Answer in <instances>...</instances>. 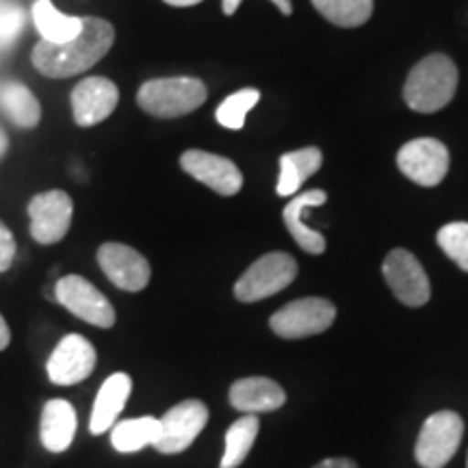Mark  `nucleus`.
Instances as JSON below:
<instances>
[{
	"instance_id": "obj_1",
	"label": "nucleus",
	"mask_w": 468,
	"mask_h": 468,
	"mask_svg": "<svg viewBox=\"0 0 468 468\" xmlns=\"http://www.w3.org/2000/svg\"><path fill=\"white\" fill-rule=\"evenodd\" d=\"M115 42V28L102 17H83V28L66 44L39 39L33 48V66L48 79H69L102 61Z\"/></svg>"
},
{
	"instance_id": "obj_2",
	"label": "nucleus",
	"mask_w": 468,
	"mask_h": 468,
	"mask_svg": "<svg viewBox=\"0 0 468 468\" xmlns=\"http://www.w3.org/2000/svg\"><path fill=\"white\" fill-rule=\"evenodd\" d=\"M458 90V68L449 57L430 55L410 72L403 98L419 113H434L453 101Z\"/></svg>"
},
{
	"instance_id": "obj_3",
	"label": "nucleus",
	"mask_w": 468,
	"mask_h": 468,
	"mask_svg": "<svg viewBox=\"0 0 468 468\" xmlns=\"http://www.w3.org/2000/svg\"><path fill=\"white\" fill-rule=\"evenodd\" d=\"M207 85L191 76H172V79H154L139 87L137 104L145 113L163 117H180L200 109L207 102Z\"/></svg>"
},
{
	"instance_id": "obj_4",
	"label": "nucleus",
	"mask_w": 468,
	"mask_h": 468,
	"mask_svg": "<svg viewBox=\"0 0 468 468\" xmlns=\"http://www.w3.org/2000/svg\"><path fill=\"white\" fill-rule=\"evenodd\" d=\"M297 276V262L284 251H271L261 256L234 284V297L239 302H259L284 291Z\"/></svg>"
},
{
	"instance_id": "obj_5",
	"label": "nucleus",
	"mask_w": 468,
	"mask_h": 468,
	"mask_svg": "<svg viewBox=\"0 0 468 468\" xmlns=\"http://www.w3.org/2000/svg\"><path fill=\"white\" fill-rule=\"evenodd\" d=\"M462 434H464V423L460 414L452 410L431 414L420 427V434L417 441V462L423 468H442L458 452Z\"/></svg>"
},
{
	"instance_id": "obj_6",
	"label": "nucleus",
	"mask_w": 468,
	"mask_h": 468,
	"mask_svg": "<svg viewBox=\"0 0 468 468\" xmlns=\"http://www.w3.org/2000/svg\"><path fill=\"white\" fill-rule=\"evenodd\" d=\"M336 308L335 303L324 297H303L286 303L273 313L269 319V327L282 338H306L325 332L335 324Z\"/></svg>"
},
{
	"instance_id": "obj_7",
	"label": "nucleus",
	"mask_w": 468,
	"mask_h": 468,
	"mask_svg": "<svg viewBox=\"0 0 468 468\" xmlns=\"http://www.w3.org/2000/svg\"><path fill=\"white\" fill-rule=\"evenodd\" d=\"M55 300L74 317L96 327L115 325V308L101 291L83 276H63L55 284Z\"/></svg>"
},
{
	"instance_id": "obj_8",
	"label": "nucleus",
	"mask_w": 468,
	"mask_h": 468,
	"mask_svg": "<svg viewBox=\"0 0 468 468\" xmlns=\"http://www.w3.org/2000/svg\"><path fill=\"white\" fill-rule=\"evenodd\" d=\"M159 420L161 436L154 442L156 452L165 455L183 453L202 434L204 427H207L208 408L197 399H186L180 401L172 410H167Z\"/></svg>"
},
{
	"instance_id": "obj_9",
	"label": "nucleus",
	"mask_w": 468,
	"mask_h": 468,
	"mask_svg": "<svg viewBox=\"0 0 468 468\" xmlns=\"http://www.w3.org/2000/svg\"><path fill=\"white\" fill-rule=\"evenodd\" d=\"M74 204L72 197L61 189L37 193L28 202V218H31V237L42 245L58 243L72 226Z\"/></svg>"
},
{
	"instance_id": "obj_10",
	"label": "nucleus",
	"mask_w": 468,
	"mask_h": 468,
	"mask_svg": "<svg viewBox=\"0 0 468 468\" xmlns=\"http://www.w3.org/2000/svg\"><path fill=\"white\" fill-rule=\"evenodd\" d=\"M397 165L412 183L420 186H436L449 172V150L438 139H414L397 154Z\"/></svg>"
},
{
	"instance_id": "obj_11",
	"label": "nucleus",
	"mask_w": 468,
	"mask_h": 468,
	"mask_svg": "<svg viewBox=\"0 0 468 468\" xmlns=\"http://www.w3.org/2000/svg\"><path fill=\"white\" fill-rule=\"evenodd\" d=\"M384 278L395 297L406 306H423L430 302V280L420 262L408 250H393L384 261Z\"/></svg>"
},
{
	"instance_id": "obj_12",
	"label": "nucleus",
	"mask_w": 468,
	"mask_h": 468,
	"mask_svg": "<svg viewBox=\"0 0 468 468\" xmlns=\"http://www.w3.org/2000/svg\"><path fill=\"white\" fill-rule=\"evenodd\" d=\"M96 368V349L80 335H68L61 338L46 365L50 382L58 386H72L83 382Z\"/></svg>"
},
{
	"instance_id": "obj_13",
	"label": "nucleus",
	"mask_w": 468,
	"mask_h": 468,
	"mask_svg": "<svg viewBox=\"0 0 468 468\" xmlns=\"http://www.w3.org/2000/svg\"><path fill=\"white\" fill-rule=\"evenodd\" d=\"M98 262L111 282L122 291H144L150 282V262L131 245L104 243L98 250Z\"/></svg>"
},
{
	"instance_id": "obj_14",
	"label": "nucleus",
	"mask_w": 468,
	"mask_h": 468,
	"mask_svg": "<svg viewBox=\"0 0 468 468\" xmlns=\"http://www.w3.org/2000/svg\"><path fill=\"white\" fill-rule=\"evenodd\" d=\"M180 167L219 196H237L243 186L241 169L226 156L204 150H186L180 156Z\"/></svg>"
},
{
	"instance_id": "obj_15",
	"label": "nucleus",
	"mask_w": 468,
	"mask_h": 468,
	"mask_svg": "<svg viewBox=\"0 0 468 468\" xmlns=\"http://www.w3.org/2000/svg\"><path fill=\"white\" fill-rule=\"evenodd\" d=\"M120 102V90L104 76H90L72 91V113L79 126H96L113 113Z\"/></svg>"
},
{
	"instance_id": "obj_16",
	"label": "nucleus",
	"mask_w": 468,
	"mask_h": 468,
	"mask_svg": "<svg viewBox=\"0 0 468 468\" xmlns=\"http://www.w3.org/2000/svg\"><path fill=\"white\" fill-rule=\"evenodd\" d=\"M230 406L245 414L273 412L286 401L284 388L269 378H243L230 386Z\"/></svg>"
},
{
	"instance_id": "obj_17",
	"label": "nucleus",
	"mask_w": 468,
	"mask_h": 468,
	"mask_svg": "<svg viewBox=\"0 0 468 468\" xmlns=\"http://www.w3.org/2000/svg\"><path fill=\"white\" fill-rule=\"evenodd\" d=\"M325 200H327V193L324 189H310V191L292 196V200L284 207V213H282L284 224L289 228L291 237L295 239V243L300 245L303 251H308V254H324L325 237L303 224L302 215L303 210L317 208L321 204H325Z\"/></svg>"
},
{
	"instance_id": "obj_18",
	"label": "nucleus",
	"mask_w": 468,
	"mask_h": 468,
	"mask_svg": "<svg viewBox=\"0 0 468 468\" xmlns=\"http://www.w3.org/2000/svg\"><path fill=\"white\" fill-rule=\"evenodd\" d=\"M131 390L133 379L126 373H113V376L107 378V382L98 390L96 401H93L90 420V431L93 436L104 434V431H109L115 425L117 417H120V412L126 406L128 397H131Z\"/></svg>"
},
{
	"instance_id": "obj_19",
	"label": "nucleus",
	"mask_w": 468,
	"mask_h": 468,
	"mask_svg": "<svg viewBox=\"0 0 468 468\" xmlns=\"http://www.w3.org/2000/svg\"><path fill=\"white\" fill-rule=\"evenodd\" d=\"M76 410L66 399H50L42 410L39 438L50 453L68 452L76 434Z\"/></svg>"
},
{
	"instance_id": "obj_20",
	"label": "nucleus",
	"mask_w": 468,
	"mask_h": 468,
	"mask_svg": "<svg viewBox=\"0 0 468 468\" xmlns=\"http://www.w3.org/2000/svg\"><path fill=\"white\" fill-rule=\"evenodd\" d=\"M324 154L319 148H302L295 152H286L280 159V180H278V196L292 197L302 189L310 176H314L321 169Z\"/></svg>"
},
{
	"instance_id": "obj_21",
	"label": "nucleus",
	"mask_w": 468,
	"mask_h": 468,
	"mask_svg": "<svg viewBox=\"0 0 468 468\" xmlns=\"http://www.w3.org/2000/svg\"><path fill=\"white\" fill-rule=\"evenodd\" d=\"M31 14L35 28L42 35V39L50 44H66L83 28V17L61 14L50 0H35Z\"/></svg>"
},
{
	"instance_id": "obj_22",
	"label": "nucleus",
	"mask_w": 468,
	"mask_h": 468,
	"mask_svg": "<svg viewBox=\"0 0 468 468\" xmlns=\"http://www.w3.org/2000/svg\"><path fill=\"white\" fill-rule=\"evenodd\" d=\"M111 442L120 453H134L139 449L148 447L159 441L161 436V420L154 417L142 419H126L111 427Z\"/></svg>"
},
{
	"instance_id": "obj_23",
	"label": "nucleus",
	"mask_w": 468,
	"mask_h": 468,
	"mask_svg": "<svg viewBox=\"0 0 468 468\" xmlns=\"http://www.w3.org/2000/svg\"><path fill=\"white\" fill-rule=\"evenodd\" d=\"M0 109L20 128H35L42 120L37 98L22 83H5L0 87Z\"/></svg>"
},
{
	"instance_id": "obj_24",
	"label": "nucleus",
	"mask_w": 468,
	"mask_h": 468,
	"mask_svg": "<svg viewBox=\"0 0 468 468\" xmlns=\"http://www.w3.org/2000/svg\"><path fill=\"white\" fill-rule=\"evenodd\" d=\"M261 420L254 414L234 420L230 430L226 431V452L221 458V468H237L248 458L259 436Z\"/></svg>"
},
{
	"instance_id": "obj_25",
	"label": "nucleus",
	"mask_w": 468,
	"mask_h": 468,
	"mask_svg": "<svg viewBox=\"0 0 468 468\" xmlns=\"http://www.w3.org/2000/svg\"><path fill=\"white\" fill-rule=\"evenodd\" d=\"M313 5L327 22L345 28L365 25L373 14V0H313Z\"/></svg>"
},
{
	"instance_id": "obj_26",
	"label": "nucleus",
	"mask_w": 468,
	"mask_h": 468,
	"mask_svg": "<svg viewBox=\"0 0 468 468\" xmlns=\"http://www.w3.org/2000/svg\"><path fill=\"white\" fill-rule=\"evenodd\" d=\"M259 101H261V91L248 87V90H241L232 93V96H228L226 101L218 107L215 117H218V122L224 128L241 131L245 126V117H248L250 111L259 104Z\"/></svg>"
},
{
	"instance_id": "obj_27",
	"label": "nucleus",
	"mask_w": 468,
	"mask_h": 468,
	"mask_svg": "<svg viewBox=\"0 0 468 468\" xmlns=\"http://www.w3.org/2000/svg\"><path fill=\"white\" fill-rule=\"evenodd\" d=\"M438 245L460 269L468 271V224L453 221L438 230Z\"/></svg>"
},
{
	"instance_id": "obj_28",
	"label": "nucleus",
	"mask_w": 468,
	"mask_h": 468,
	"mask_svg": "<svg viewBox=\"0 0 468 468\" xmlns=\"http://www.w3.org/2000/svg\"><path fill=\"white\" fill-rule=\"evenodd\" d=\"M16 250L17 245H16L14 234H11L9 228L0 221V273L7 271V269L14 265Z\"/></svg>"
},
{
	"instance_id": "obj_29",
	"label": "nucleus",
	"mask_w": 468,
	"mask_h": 468,
	"mask_svg": "<svg viewBox=\"0 0 468 468\" xmlns=\"http://www.w3.org/2000/svg\"><path fill=\"white\" fill-rule=\"evenodd\" d=\"M243 0H221V9H224V14L226 16H234V11L239 9V5H241ZM273 5H276V7L282 11L284 16H291V11H292V5H291V0H271Z\"/></svg>"
},
{
	"instance_id": "obj_30",
	"label": "nucleus",
	"mask_w": 468,
	"mask_h": 468,
	"mask_svg": "<svg viewBox=\"0 0 468 468\" xmlns=\"http://www.w3.org/2000/svg\"><path fill=\"white\" fill-rule=\"evenodd\" d=\"M313 468H358V464H356L354 460H347V458H330V460L319 462V464Z\"/></svg>"
},
{
	"instance_id": "obj_31",
	"label": "nucleus",
	"mask_w": 468,
	"mask_h": 468,
	"mask_svg": "<svg viewBox=\"0 0 468 468\" xmlns=\"http://www.w3.org/2000/svg\"><path fill=\"white\" fill-rule=\"evenodd\" d=\"M11 341V332H9V325L7 321L3 319V314H0V351L7 349V345Z\"/></svg>"
},
{
	"instance_id": "obj_32",
	"label": "nucleus",
	"mask_w": 468,
	"mask_h": 468,
	"mask_svg": "<svg viewBox=\"0 0 468 468\" xmlns=\"http://www.w3.org/2000/svg\"><path fill=\"white\" fill-rule=\"evenodd\" d=\"M165 3L172 5V7H191V5L202 3V0H165Z\"/></svg>"
},
{
	"instance_id": "obj_33",
	"label": "nucleus",
	"mask_w": 468,
	"mask_h": 468,
	"mask_svg": "<svg viewBox=\"0 0 468 468\" xmlns=\"http://www.w3.org/2000/svg\"><path fill=\"white\" fill-rule=\"evenodd\" d=\"M5 148H7V137H5V133L0 131V156H3Z\"/></svg>"
}]
</instances>
